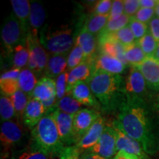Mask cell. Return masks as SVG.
<instances>
[{"label":"cell","mask_w":159,"mask_h":159,"mask_svg":"<svg viewBox=\"0 0 159 159\" xmlns=\"http://www.w3.org/2000/svg\"><path fill=\"white\" fill-rule=\"evenodd\" d=\"M109 21V15H97L92 13L85 20L82 30L99 36Z\"/></svg>","instance_id":"obj_25"},{"label":"cell","mask_w":159,"mask_h":159,"mask_svg":"<svg viewBox=\"0 0 159 159\" xmlns=\"http://www.w3.org/2000/svg\"><path fill=\"white\" fill-rule=\"evenodd\" d=\"M141 8L139 0H125L124 12L125 14L130 17H134L136 13Z\"/></svg>","instance_id":"obj_42"},{"label":"cell","mask_w":159,"mask_h":159,"mask_svg":"<svg viewBox=\"0 0 159 159\" xmlns=\"http://www.w3.org/2000/svg\"><path fill=\"white\" fill-rule=\"evenodd\" d=\"M137 42L139 43V46H140L147 57L154 56L158 43L156 42V41L152 37L150 32L148 31V33L140 40L137 41Z\"/></svg>","instance_id":"obj_34"},{"label":"cell","mask_w":159,"mask_h":159,"mask_svg":"<svg viewBox=\"0 0 159 159\" xmlns=\"http://www.w3.org/2000/svg\"><path fill=\"white\" fill-rule=\"evenodd\" d=\"M91 91L105 111H118L126 100L125 81L120 75L94 71L87 81Z\"/></svg>","instance_id":"obj_2"},{"label":"cell","mask_w":159,"mask_h":159,"mask_svg":"<svg viewBox=\"0 0 159 159\" xmlns=\"http://www.w3.org/2000/svg\"><path fill=\"white\" fill-rule=\"evenodd\" d=\"M38 81L35 74L33 71L28 68L21 69L19 77V89L32 97Z\"/></svg>","instance_id":"obj_27"},{"label":"cell","mask_w":159,"mask_h":159,"mask_svg":"<svg viewBox=\"0 0 159 159\" xmlns=\"http://www.w3.org/2000/svg\"><path fill=\"white\" fill-rule=\"evenodd\" d=\"M150 108L144 99H127L117 111L116 121L124 131L142 145L147 154H155L159 143Z\"/></svg>","instance_id":"obj_1"},{"label":"cell","mask_w":159,"mask_h":159,"mask_svg":"<svg viewBox=\"0 0 159 159\" xmlns=\"http://www.w3.org/2000/svg\"><path fill=\"white\" fill-rule=\"evenodd\" d=\"M0 116L2 122L5 121L12 120L13 117H16L14 106L11 97L2 95L0 98Z\"/></svg>","instance_id":"obj_33"},{"label":"cell","mask_w":159,"mask_h":159,"mask_svg":"<svg viewBox=\"0 0 159 159\" xmlns=\"http://www.w3.org/2000/svg\"><path fill=\"white\" fill-rule=\"evenodd\" d=\"M47 13L40 2H31L30 14L29 19V33L33 36H39V31L45 22Z\"/></svg>","instance_id":"obj_21"},{"label":"cell","mask_w":159,"mask_h":159,"mask_svg":"<svg viewBox=\"0 0 159 159\" xmlns=\"http://www.w3.org/2000/svg\"><path fill=\"white\" fill-rule=\"evenodd\" d=\"M24 137V131L18 122L13 120L2 122L0 130V141L4 152L19 144Z\"/></svg>","instance_id":"obj_10"},{"label":"cell","mask_w":159,"mask_h":159,"mask_svg":"<svg viewBox=\"0 0 159 159\" xmlns=\"http://www.w3.org/2000/svg\"><path fill=\"white\" fill-rule=\"evenodd\" d=\"M42 150H40L33 142L13 154L12 159H53Z\"/></svg>","instance_id":"obj_26"},{"label":"cell","mask_w":159,"mask_h":159,"mask_svg":"<svg viewBox=\"0 0 159 159\" xmlns=\"http://www.w3.org/2000/svg\"><path fill=\"white\" fill-rule=\"evenodd\" d=\"M158 105H159V103H158Z\"/></svg>","instance_id":"obj_50"},{"label":"cell","mask_w":159,"mask_h":159,"mask_svg":"<svg viewBox=\"0 0 159 159\" xmlns=\"http://www.w3.org/2000/svg\"><path fill=\"white\" fill-rule=\"evenodd\" d=\"M114 159H139L136 155L129 153L125 151H118Z\"/></svg>","instance_id":"obj_45"},{"label":"cell","mask_w":159,"mask_h":159,"mask_svg":"<svg viewBox=\"0 0 159 159\" xmlns=\"http://www.w3.org/2000/svg\"><path fill=\"white\" fill-rule=\"evenodd\" d=\"M11 2L13 13L19 20L24 30L28 33L31 2L28 0H11Z\"/></svg>","instance_id":"obj_24"},{"label":"cell","mask_w":159,"mask_h":159,"mask_svg":"<svg viewBox=\"0 0 159 159\" xmlns=\"http://www.w3.org/2000/svg\"><path fill=\"white\" fill-rule=\"evenodd\" d=\"M130 28L134 33L135 39L136 41H139L144 37L149 31L148 25L147 24L140 22V21H137L134 18H131L130 23L128 25Z\"/></svg>","instance_id":"obj_38"},{"label":"cell","mask_w":159,"mask_h":159,"mask_svg":"<svg viewBox=\"0 0 159 159\" xmlns=\"http://www.w3.org/2000/svg\"><path fill=\"white\" fill-rule=\"evenodd\" d=\"M94 72L92 64L88 61L77 66L75 69L68 71L67 77L66 95L70 94L74 85L78 82H87Z\"/></svg>","instance_id":"obj_20"},{"label":"cell","mask_w":159,"mask_h":159,"mask_svg":"<svg viewBox=\"0 0 159 159\" xmlns=\"http://www.w3.org/2000/svg\"><path fill=\"white\" fill-rule=\"evenodd\" d=\"M125 14L124 12V1L115 0L113 1L112 7L109 13V20L115 19Z\"/></svg>","instance_id":"obj_43"},{"label":"cell","mask_w":159,"mask_h":159,"mask_svg":"<svg viewBox=\"0 0 159 159\" xmlns=\"http://www.w3.org/2000/svg\"><path fill=\"white\" fill-rule=\"evenodd\" d=\"M130 19L131 17L128 16L126 14H123L116 19L109 20L105 29L100 34L102 33H114L115 32H117L119 30L124 28L126 26H128Z\"/></svg>","instance_id":"obj_36"},{"label":"cell","mask_w":159,"mask_h":159,"mask_svg":"<svg viewBox=\"0 0 159 159\" xmlns=\"http://www.w3.org/2000/svg\"><path fill=\"white\" fill-rule=\"evenodd\" d=\"M11 99L13 102V106H14L16 117L17 119H22L26 107L28 104L31 97L19 89L14 94L12 95Z\"/></svg>","instance_id":"obj_31"},{"label":"cell","mask_w":159,"mask_h":159,"mask_svg":"<svg viewBox=\"0 0 159 159\" xmlns=\"http://www.w3.org/2000/svg\"><path fill=\"white\" fill-rule=\"evenodd\" d=\"M111 124L116 133L117 151H125L136 155L139 159H150L148 154L142 148V145L125 132L116 119L111 122Z\"/></svg>","instance_id":"obj_8"},{"label":"cell","mask_w":159,"mask_h":159,"mask_svg":"<svg viewBox=\"0 0 159 159\" xmlns=\"http://www.w3.org/2000/svg\"><path fill=\"white\" fill-rule=\"evenodd\" d=\"M54 113L61 142L65 146L70 147L72 144H75L73 128L74 116L66 114L55 107L54 108Z\"/></svg>","instance_id":"obj_13"},{"label":"cell","mask_w":159,"mask_h":159,"mask_svg":"<svg viewBox=\"0 0 159 159\" xmlns=\"http://www.w3.org/2000/svg\"><path fill=\"white\" fill-rule=\"evenodd\" d=\"M101 115L95 109L83 108L74 115L73 128L75 144L84 136Z\"/></svg>","instance_id":"obj_11"},{"label":"cell","mask_w":159,"mask_h":159,"mask_svg":"<svg viewBox=\"0 0 159 159\" xmlns=\"http://www.w3.org/2000/svg\"><path fill=\"white\" fill-rule=\"evenodd\" d=\"M149 32L159 44V18L155 16L148 24Z\"/></svg>","instance_id":"obj_44"},{"label":"cell","mask_w":159,"mask_h":159,"mask_svg":"<svg viewBox=\"0 0 159 159\" xmlns=\"http://www.w3.org/2000/svg\"><path fill=\"white\" fill-rule=\"evenodd\" d=\"M102 34L108 35L111 39L116 40L125 47L133 44L136 41L134 33L129 26H126L124 28L119 30L114 33H102Z\"/></svg>","instance_id":"obj_32"},{"label":"cell","mask_w":159,"mask_h":159,"mask_svg":"<svg viewBox=\"0 0 159 159\" xmlns=\"http://www.w3.org/2000/svg\"><path fill=\"white\" fill-rule=\"evenodd\" d=\"M98 43L100 48V53L116 57L126 66L128 65L125 57V47L124 45L105 34L99 35Z\"/></svg>","instance_id":"obj_18"},{"label":"cell","mask_w":159,"mask_h":159,"mask_svg":"<svg viewBox=\"0 0 159 159\" xmlns=\"http://www.w3.org/2000/svg\"><path fill=\"white\" fill-rule=\"evenodd\" d=\"M30 57L29 48L27 41L20 43L13 50V69L21 70L28 64Z\"/></svg>","instance_id":"obj_29"},{"label":"cell","mask_w":159,"mask_h":159,"mask_svg":"<svg viewBox=\"0 0 159 159\" xmlns=\"http://www.w3.org/2000/svg\"><path fill=\"white\" fill-rule=\"evenodd\" d=\"M79 159H108V158H105L104 157H102L96 153H94V152H89V151L85 150L84 152H83V153L80 155Z\"/></svg>","instance_id":"obj_46"},{"label":"cell","mask_w":159,"mask_h":159,"mask_svg":"<svg viewBox=\"0 0 159 159\" xmlns=\"http://www.w3.org/2000/svg\"><path fill=\"white\" fill-rule=\"evenodd\" d=\"M0 89L3 96L11 97L19 90V80L0 79Z\"/></svg>","instance_id":"obj_37"},{"label":"cell","mask_w":159,"mask_h":159,"mask_svg":"<svg viewBox=\"0 0 159 159\" xmlns=\"http://www.w3.org/2000/svg\"><path fill=\"white\" fill-rule=\"evenodd\" d=\"M67 55L68 54L52 55L49 56L44 71L45 76L56 79L59 75L66 71Z\"/></svg>","instance_id":"obj_23"},{"label":"cell","mask_w":159,"mask_h":159,"mask_svg":"<svg viewBox=\"0 0 159 159\" xmlns=\"http://www.w3.org/2000/svg\"><path fill=\"white\" fill-rule=\"evenodd\" d=\"M32 142L49 156L61 158L66 147L61 142L54 108L48 111L43 119L31 130Z\"/></svg>","instance_id":"obj_3"},{"label":"cell","mask_w":159,"mask_h":159,"mask_svg":"<svg viewBox=\"0 0 159 159\" xmlns=\"http://www.w3.org/2000/svg\"><path fill=\"white\" fill-rule=\"evenodd\" d=\"M155 16V9L141 7L134 17L137 21L148 25Z\"/></svg>","instance_id":"obj_40"},{"label":"cell","mask_w":159,"mask_h":159,"mask_svg":"<svg viewBox=\"0 0 159 159\" xmlns=\"http://www.w3.org/2000/svg\"><path fill=\"white\" fill-rule=\"evenodd\" d=\"M32 98L39 99L42 102L57 100L56 83L55 80L47 76L39 80L32 94Z\"/></svg>","instance_id":"obj_17"},{"label":"cell","mask_w":159,"mask_h":159,"mask_svg":"<svg viewBox=\"0 0 159 159\" xmlns=\"http://www.w3.org/2000/svg\"><path fill=\"white\" fill-rule=\"evenodd\" d=\"M47 114L41 101L35 98L30 99L24 113L22 120L27 128L33 130Z\"/></svg>","instance_id":"obj_16"},{"label":"cell","mask_w":159,"mask_h":159,"mask_svg":"<svg viewBox=\"0 0 159 159\" xmlns=\"http://www.w3.org/2000/svg\"><path fill=\"white\" fill-rule=\"evenodd\" d=\"M39 38L43 47L52 55L68 54L76 41L74 32L68 25L43 28L40 32Z\"/></svg>","instance_id":"obj_4"},{"label":"cell","mask_w":159,"mask_h":159,"mask_svg":"<svg viewBox=\"0 0 159 159\" xmlns=\"http://www.w3.org/2000/svg\"><path fill=\"white\" fill-rule=\"evenodd\" d=\"M146 81L148 89L159 91V62L153 57H147L143 62L137 66Z\"/></svg>","instance_id":"obj_14"},{"label":"cell","mask_w":159,"mask_h":159,"mask_svg":"<svg viewBox=\"0 0 159 159\" xmlns=\"http://www.w3.org/2000/svg\"><path fill=\"white\" fill-rule=\"evenodd\" d=\"M94 71H103L114 75H121L126 69L127 66L116 57L100 53L90 60Z\"/></svg>","instance_id":"obj_12"},{"label":"cell","mask_w":159,"mask_h":159,"mask_svg":"<svg viewBox=\"0 0 159 159\" xmlns=\"http://www.w3.org/2000/svg\"><path fill=\"white\" fill-rule=\"evenodd\" d=\"M70 95L83 105L94 108L99 107V102L91 91L87 82H78L71 89Z\"/></svg>","instance_id":"obj_19"},{"label":"cell","mask_w":159,"mask_h":159,"mask_svg":"<svg viewBox=\"0 0 159 159\" xmlns=\"http://www.w3.org/2000/svg\"><path fill=\"white\" fill-rule=\"evenodd\" d=\"M158 0H139L141 7L155 9Z\"/></svg>","instance_id":"obj_47"},{"label":"cell","mask_w":159,"mask_h":159,"mask_svg":"<svg viewBox=\"0 0 159 159\" xmlns=\"http://www.w3.org/2000/svg\"><path fill=\"white\" fill-rule=\"evenodd\" d=\"M97 43L98 41L96 35L91 34L84 30L81 29L76 36L75 44L80 46L82 48L86 61L96 56Z\"/></svg>","instance_id":"obj_22"},{"label":"cell","mask_w":159,"mask_h":159,"mask_svg":"<svg viewBox=\"0 0 159 159\" xmlns=\"http://www.w3.org/2000/svg\"><path fill=\"white\" fill-rule=\"evenodd\" d=\"M30 57L27 68L39 75L45 71L49 57L47 51L40 41L39 36H33L28 34L27 39Z\"/></svg>","instance_id":"obj_6"},{"label":"cell","mask_w":159,"mask_h":159,"mask_svg":"<svg viewBox=\"0 0 159 159\" xmlns=\"http://www.w3.org/2000/svg\"><path fill=\"white\" fill-rule=\"evenodd\" d=\"M106 123L104 117L102 116H99L88 130V132L84 135V136L75 144V146L80 150L85 151L94 147L102 136Z\"/></svg>","instance_id":"obj_15"},{"label":"cell","mask_w":159,"mask_h":159,"mask_svg":"<svg viewBox=\"0 0 159 159\" xmlns=\"http://www.w3.org/2000/svg\"><path fill=\"white\" fill-rule=\"evenodd\" d=\"M87 151L108 159H111L116 156L118 152L116 149V137L112 124L106 123L103 134L98 142Z\"/></svg>","instance_id":"obj_9"},{"label":"cell","mask_w":159,"mask_h":159,"mask_svg":"<svg viewBox=\"0 0 159 159\" xmlns=\"http://www.w3.org/2000/svg\"><path fill=\"white\" fill-rule=\"evenodd\" d=\"M86 61L82 48L75 44L72 49L69 52L67 57V71L75 69L77 66Z\"/></svg>","instance_id":"obj_35"},{"label":"cell","mask_w":159,"mask_h":159,"mask_svg":"<svg viewBox=\"0 0 159 159\" xmlns=\"http://www.w3.org/2000/svg\"><path fill=\"white\" fill-rule=\"evenodd\" d=\"M148 85L141 71L136 66H130L125 83V93L127 99H144L148 94Z\"/></svg>","instance_id":"obj_7"},{"label":"cell","mask_w":159,"mask_h":159,"mask_svg":"<svg viewBox=\"0 0 159 159\" xmlns=\"http://www.w3.org/2000/svg\"><path fill=\"white\" fill-rule=\"evenodd\" d=\"M67 77H68V71L63 72V74L59 75V76L55 79L57 101L63 98V97L66 95Z\"/></svg>","instance_id":"obj_39"},{"label":"cell","mask_w":159,"mask_h":159,"mask_svg":"<svg viewBox=\"0 0 159 159\" xmlns=\"http://www.w3.org/2000/svg\"><path fill=\"white\" fill-rule=\"evenodd\" d=\"M153 57L156 60V61H158L159 62V44L158 46V47H157V49H156V53H155Z\"/></svg>","instance_id":"obj_49"},{"label":"cell","mask_w":159,"mask_h":159,"mask_svg":"<svg viewBox=\"0 0 159 159\" xmlns=\"http://www.w3.org/2000/svg\"><path fill=\"white\" fill-rule=\"evenodd\" d=\"M155 14H156V16L159 18V0L158 1L156 7H155Z\"/></svg>","instance_id":"obj_48"},{"label":"cell","mask_w":159,"mask_h":159,"mask_svg":"<svg viewBox=\"0 0 159 159\" xmlns=\"http://www.w3.org/2000/svg\"><path fill=\"white\" fill-rule=\"evenodd\" d=\"M113 1L111 0H100L95 5L93 13L97 15H109L111 7H112Z\"/></svg>","instance_id":"obj_41"},{"label":"cell","mask_w":159,"mask_h":159,"mask_svg":"<svg viewBox=\"0 0 159 159\" xmlns=\"http://www.w3.org/2000/svg\"><path fill=\"white\" fill-rule=\"evenodd\" d=\"M27 35L28 33L12 12L5 19L1 28L2 41L5 49L8 52H13L16 46L27 41Z\"/></svg>","instance_id":"obj_5"},{"label":"cell","mask_w":159,"mask_h":159,"mask_svg":"<svg viewBox=\"0 0 159 159\" xmlns=\"http://www.w3.org/2000/svg\"><path fill=\"white\" fill-rule=\"evenodd\" d=\"M83 105L78 101L73 98L70 95H66L61 99L58 100L55 105V108L63 112L70 115H74L83 109Z\"/></svg>","instance_id":"obj_30"},{"label":"cell","mask_w":159,"mask_h":159,"mask_svg":"<svg viewBox=\"0 0 159 159\" xmlns=\"http://www.w3.org/2000/svg\"><path fill=\"white\" fill-rule=\"evenodd\" d=\"M125 57L128 64L130 66H137L147 58L137 41L133 44L125 47Z\"/></svg>","instance_id":"obj_28"}]
</instances>
